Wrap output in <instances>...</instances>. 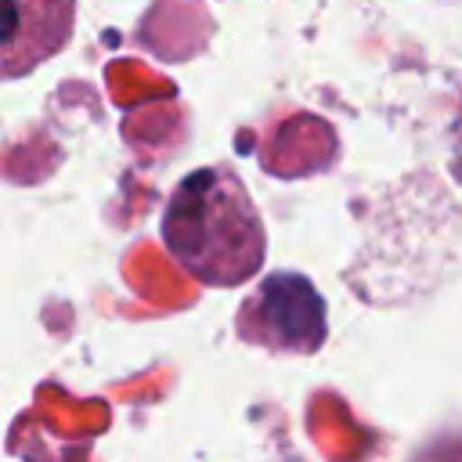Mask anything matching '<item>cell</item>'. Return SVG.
Instances as JSON below:
<instances>
[{
  "instance_id": "2",
  "label": "cell",
  "mask_w": 462,
  "mask_h": 462,
  "mask_svg": "<svg viewBox=\"0 0 462 462\" xmlns=\"http://www.w3.org/2000/svg\"><path fill=\"white\" fill-rule=\"evenodd\" d=\"M238 332L271 350L310 354L325 343V300L303 274H271L242 303Z\"/></svg>"
},
{
  "instance_id": "1",
  "label": "cell",
  "mask_w": 462,
  "mask_h": 462,
  "mask_svg": "<svg viewBox=\"0 0 462 462\" xmlns=\"http://www.w3.org/2000/svg\"><path fill=\"white\" fill-rule=\"evenodd\" d=\"M162 242L206 285H238L263 260L260 217L238 177L224 170H195L177 184L162 217Z\"/></svg>"
},
{
  "instance_id": "3",
  "label": "cell",
  "mask_w": 462,
  "mask_h": 462,
  "mask_svg": "<svg viewBox=\"0 0 462 462\" xmlns=\"http://www.w3.org/2000/svg\"><path fill=\"white\" fill-rule=\"evenodd\" d=\"M72 29V0H7L4 76H22L54 54Z\"/></svg>"
}]
</instances>
